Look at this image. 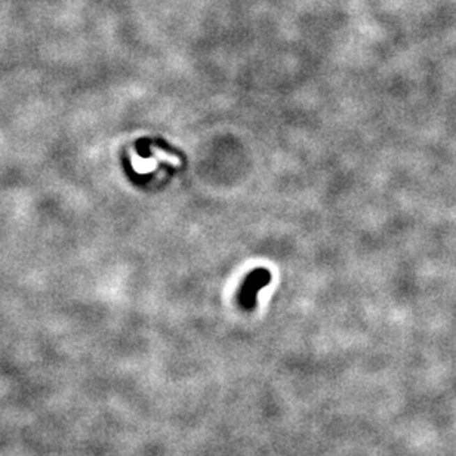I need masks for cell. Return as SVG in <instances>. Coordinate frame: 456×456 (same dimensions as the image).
<instances>
[{
  "instance_id": "6da1fadb",
  "label": "cell",
  "mask_w": 456,
  "mask_h": 456,
  "mask_svg": "<svg viewBox=\"0 0 456 456\" xmlns=\"http://www.w3.org/2000/svg\"><path fill=\"white\" fill-rule=\"evenodd\" d=\"M270 280H271V274L268 270L258 268L255 271H252L238 291V305L248 311L255 308L258 292L264 289V287L270 283Z\"/></svg>"
},
{
  "instance_id": "7a4b0ae2",
  "label": "cell",
  "mask_w": 456,
  "mask_h": 456,
  "mask_svg": "<svg viewBox=\"0 0 456 456\" xmlns=\"http://www.w3.org/2000/svg\"><path fill=\"white\" fill-rule=\"evenodd\" d=\"M132 159V165H134V169L139 174H146V172H151L154 167H155V162L149 159V160H142L139 159L135 153H132L130 155Z\"/></svg>"
}]
</instances>
